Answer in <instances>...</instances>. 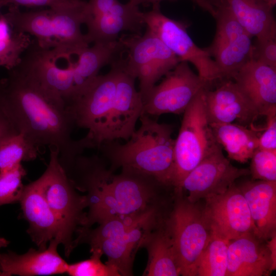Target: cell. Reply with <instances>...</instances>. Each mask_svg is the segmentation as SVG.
Wrapping results in <instances>:
<instances>
[{"label": "cell", "mask_w": 276, "mask_h": 276, "mask_svg": "<svg viewBox=\"0 0 276 276\" xmlns=\"http://www.w3.org/2000/svg\"><path fill=\"white\" fill-rule=\"evenodd\" d=\"M261 241L253 233L230 241L226 276H267L275 269Z\"/></svg>", "instance_id": "ac0fdd59"}, {"label": "cell", "mask_w": 276, "mask_h": 276, "mask_svg": "<svg viewBox=\"0 0 276 276\" xmlns=\"http://www.w3.org/2000/svg\"><path fill=\"white\" fill-rule=\"evenodd\" d=\"M1 8H2V6L0 5V9H1Z\"/></svg>", "instance_id": "ee69618b"}, {"label": "cell", "mask_w": 276, "mask_h": 276, "mask_svg": "<svg viewBox=\"0 0 276 276\" xmlns=\"http://www.w3.org/2000/svg\"></svg>", "instance_id": "f6af8a7d"}, {"label": "cell", "mask_w": 276, "mask_h": 276, "mask_svg": "<svg viewBox=\"0 0 276 276\" xmlns=\"http://www.w3.org/2000/svg\"><path fill=\"white\" fill-rule=\"evenodd\" d=\"M238 187L247 202L254 235L269 240L276 235V181H248Z\"/></svg>", "instance_id": "d6986e66"}, {"label": "cell", "mask_w": 276, "mask_h": 276, "mask_svg": "<svg viewBox=\"0 0 276 276\" xmlns=\"http://www.w3.org/2000/svg\"><path fill=\"white\" fill-rule=\"evenodd\" d=\"M19 133L4 108L0 93V142Z\"/></svg>", "instance_id": "8d00e7d4"}, {"label": "cell", "mask_w": 276, "mask_h": 276, "mask_svg": "<svg viewBox=\"0 0 276 276\" xmlns=\"http://www.w3.org/2000/svg\"><path fill=\"white\" fill-rule=\"evenodd\" d=\"M249 174V170L232 165L218 144L185 177L178 190L187 191V198L195 203L224 192L236 179Z\"/></svg>", "instance_id": "8fae6325"}, {"label": "cell", "mask_w": 276, "mask_h": 276, "mask_svg": "<svg viewBox=\"0 0 276 276\" xmlns=\"http://www.w3.org/2000/svg\"><path fill=\"white\" fill-rule=\"evenodd\" d=\"M84 0H0L3 7L6 6L28 7H48L51 9H62L77 5Z\"/></svg>", "instance_id": "e575fe53"}, {"label": "cell", "mask_w": 276, "mask_h": 276, "mask_svg": "<svg viewBox=\"0 0 276 276\" xmlns=\"http://www.w3.org/2000/svg\"><path fill=\"white\" fill-rule=\"evenodd\" d=\"M49 165L43 174L38 178L42 195L57 218L61 229V244L68 257L76 246L73 236L74 233L84 227L88 206L86 195H80L70 179L59 160L58 152L50 149Z\"/></svg>", "instance_id": "5b68a950"}, {"label": "cell", "mask_w": 276, "mask_h": 276, "mask_svg": "<svg viewBox=\"0 0 276 276\" xmlns=\"http://www.w3.org/2000/svg\"><path fill=\"white\" fill-rule=\"evenodd\" d=\"M140 126L127 142H106L98 148L109 168L152 177L162 185L172 187L175 139L171 125L160 123L143 113Z\"/></svg>", "instance_id": "3957f363"}, {"label": "cell", "mask_w": 276, "mask_h": 276, "mask_svg": "<svg viewBox=\"0 0 276 276\" xmlns=\"http://www.w3.org/2000/svg\"><path fill=\"white\" fill-rule=\"evenodd\" d=\"M175 198L166 227L171 237L180 275L196 276L199 259L212 237L203 210L189 201L182 190Z\"/></svg>", "instance_id": "52a82bcc"}, {"label": "cell", "mask_w": 276, "mask_h": 276, "mask_svg": "<svg viewBox=\"0 0 276 276\" xmlns=\"http://www.w3.org/2000/svg\"><path fill=\"white\" fill-rule=\"evenodd\" d=\"M118 59L110 64L109 72L97 75L67 106L75 127L87 130L84 137L89 148L98 149L108 142L116 90Z\"/></svg>", "instance_id": "8992f818"}, {"label": "cell", "mask_w": 276, "mask_h": 276, "mask_svg": "<svg viewBox=\"0 0 276 276\" xmlns=\"http://www.w3.org/2000/svg\"><path fill=\"white\" fill-rule=\"evenodd\" d=\"M266 244L270 252L273 265L276 268V235L270 238Z\"/></svg>", "instance_id": "f35d334b"}, {"label": "cell", "mask_w": 276, "mask_h": 276, "mask_svg": "<svg viewBox=\"0 0 276 276\" xmlns=\"http://www.w3.org/2000/svg\"><path fill=\"white\" fill-rule=\"evenodd\" d=\"M60 243L52 239L44 249L31 248L21 255L9 251L0 253V271L3 276L48 275L66 272L68 263L59 255Z\"/></svg>", "instance_id": "2e32d148"}, {"label": "cell", "mask_w": 276, "mask_h": 276, "mask_svg": "<svg viewBox=\"0 0 276 276\" xmlns=\"http://www.w3.org/2000/svg\"><path fill=\"white\" fill-rule=\"evenodd\" d=\"M210 124L216 142L233 160L245 163L259 148V134L252 126L236 123Z\"/></svg>", "instance_id": "484cf974"}, {"label": "cell", "mask_w": 276, "mask_h": 276, "mask_svg": "<svg viewBox=\"0 0 276 276\" xmlns=\"http://www.w3.org/2000/svg\"><path fill=\"white\" fill-rule=\"evenodd\" d=\"M269 8L273 9L276 4V0H262Z\"/></svg>", "instance_id": "7bdbcfd3"}, {"label": "cell", "mask_w": 276, "mask_h": 276, "mask_svg": "<svg viewBox=\"0 0 276 276\" xmlns=\"http://www.w3.org/2000/svg\"><path fill=\"white\" fill-rule=\"evenodd\" d=\"M19 202L29 223L27 232L38 249H45L54 239L61 244L59 223L42 195L38 179L24 186Z\"/></svg>", "instance_id": "9a60e30c"}, {"label": "cell", "mask_w": 276, "mask_h": 276, "mask_svg": "<svg viewBox=\"0 0 276 276\" xmlns=\"http://www.w3.org/2000/svg\"><path fill=\"white\" fill-rule=\"evenodd\" d=\"M116 90L108 131V142L127 141L136 129L143 113L142 96L135 88V79L124 68V59H118Z\"/></svg>", "instance_id": "5bb4252c"}, {"label": "cell", "mask_w": 276, "mask_h": 276, "mask_svg": "<svg viewBox=\"0 0 276 276\" xmlns=\"http://www.w3.org/2000/svg\"><path fill=\"white\" fill-rule=\"evenodd\" d=\"M85 25L87 39L89 43H94L117 40L124 31L140 34L145 23L143 12L138 6L129 2L125 4L119 2L107 13L90 17Z\"/></svg>", "instance_id": "ffe728a7"}, {"label": "cell", "mask_w": 276, "mask_h": 276, "mask_svg": "<svg viewBox=\"0 0 276 276\" xmlns=\"http://www.w3.org/2000/svg\"><path fill=\"white\" fill-rule=\"evenodd\" d=\"M212 9L220 7L230 12L252 38L276 36L273 9L262 0H203Z\"/></svg>", "instance_id": "44dd1931"}, {"label": "cell", "mask_w": 276, "mask_h": 276, "mask_svg": "<svg viewBox=\"0 0 276 276\" xmlns=\"http://www.w3.org/2000/svg\"><path fill=\"white\" fill-rule=\"evenodd\" d=\"M90 17L88 2L62 9L21 12L9 5L2 18L13 31L31 35L40 47L55 49L71 57L78 55L90 44L81 26Z\"/></svg>", "instance_id": "277c9868"}, {"label": "cell", "mask_w": 276, "mask_h": 276, "mask_svg": "<svg viewBox=\"0 0 276 276\" xmlns=\"http://www.w3.org/2000/svg\"><path fill=\"white\" fill-rule=\"evenodd\" d=\"M205 199L203 213L213 235L231 241L254 233V224L247 202L235 184L224 192Z\"/></svg>", "instance_id": "7c38bea8"}, {"label": "cell", "mask_w": 276, "mask_h": 276, "mask_svg": "<svg viewBox=\"0 0 276 276\" xmlns=\"http://www.w3.org/2000/svg\"><path fill=\"white\" fill-rule=\"evenodd\" d=\"M129 2L130 3L136 5V6H139L140 4H143V5H149L152 4L154 5L155 4H159V3H156L155 0H129Z\"/></svg>", "instance_id": "60d3db41"}, {"label": "cell", "mask_w": 276, "mask_h": 276, "mask_svg": "<svg viewBox=\"0 0 276 276\" xmlns=\"http://www.w3.org/2000/svg\"><path fill=\"white\" fill-rule=\"evenodd\" d=\"M204 98L210 124L236 123L251 127L260 116L253 104L230 79L215 89H205Z\"/></svg>", "instance_id": "4fadbf2b"}, {"label": "cell", "mask_w": 276, "mask_h": 276, "mask_svg": "<svg viewBox=\"0 0 276 276\" xmlns=\"http://www.w3.org/2000/svg\"><path fill=\"white\" fill-rule=\"evenodd\" d=\"M78 55L73 67L74 89L71 100L98 75L100 69L112 63L125 50L120 38L111 41L96 42Z\"/></svg>", "instance_id": "cb8c5ba5"}, {"label": "cell", "mask_w": 276, "mask_h": 276, "mask_svg": "<svg viewBox=\"0 0 276 276\" xmlns=\"http://www.w3.org/2000/svg\"><path fill=\"white\" fill-rule=\"evenodd\" d=\"M119 2L118 0H89L87 2L91 17L107 13Z\"/></svg>", "instance_id": "74e56055"}, {"label": "cell", "mask_w": 276, "mask_h": 276, "mask_svg": "<svg viewBox=\"0 0 276 276\" xmlns=\"http://www.w3.org/2000/svg\"><path fill=\"white\" fill-rule=\"evenodd\" d=\"M67 174L75 189L87 192L89 211L82 228L113 218L162 212L159 190L167 187L134 172L116 174L97 155L78 156Z\"/></svg>", "instance_id": "7a4b0ae2"}, {"label": "cell", "mask_w": 276, "mask_h": 276, "mask_svg": "<svg viewBox=\"0 0 276 276\" xmlns=\"http://www.w3.org/2000/svg\"><path fill=\"white\" fill-rule=\"evenodd\" d=\"M232 79L260 116L276 110V68L251 58Z\"/></svg>", "instance_id": "e0dca14e"}, {"label": "cell", "mask_w": 276, "mask_h": 276, "mask_svg": "<svg viewBox=\"0 0 276 276\" xmlns=\"http://www.w3.org/2000/svg\"><path fill=\"white\" fill-rule=\"evenodd\" d=\"M143 97V113L151 117L183 113L210 83L194 73L188 62H179Z\"/></svg>", "instance_id": "30bf717a"}, {"label": "cell", "mask_w": 276, "mask_h": 276, "mask_svg": "<svg viewBox=\"0 0 276 276\" xmlns=\"http://www.w3.org/2000/svg\"><path fill=\"white\" fill-rule=\"evenodd\" d=\"M9 244V241L6 240L4 238L0 237V248L2 247H5L7 246ZM0 276H3V274L1 271H0Z\"/></svg>", "instance_id": "b9f144b4"}, {"label": "cell", "mask_w": 276, "mask_h": 276, "mask_svg": "<svg viewBox=\"0 0 276 276\" xmlns=\"http://www.w3.org/2000/svg\"><path fill=\"white\" fill-rule=\"evenodd\" d=\"M128 53L124 59V68L130 74L143 64H157L168 72L180 62V59L148 28L143 35L135 34L120 38Z\"/></svg>", "instance_id": "7402d4cb"}, {"label": "cell", "mask_w": 276, "mask_h": 276, "mask_svg": "<svg viewBox=\"0 0 276 276\" xmlns=\"http://www.w3.org/2000/svg\"><path fill=\"white\" fill-rule=\"evenodd\" d=\"M229 242L212 234L198 261L196 276H226Z\"/></svg>", "instance_id": "83f0119b"}, {"label": "cell", "mask_w": 276, "mask_h": 276, "mask_svg": "<svg viewBox=\"0 0 276 276\" xmlns=\"http://www.w3.org/2000/svg\"><path fill=\"white\" fill-rule=\"evenodd\" d=\"M0 91L18 132L39 148L57 150L65 170L87 149L83 138L72 137L75 125L65 102L43 85L22 57L0 80Z\"/></svg>", "instance_id": "6da1fadb"}, {"label": "cell", "mask_w": 276, "mask_h": 276, "mask_svg": "<svg viewBox=\"0 0 276 276\" xmlns=\"http://www.w3.org/2000/svg\"><path fill=\"white\" fill-rule=\"evenodd\" d=\"M250 159L249 171L253 179L276 181V151L258 148Z\"/></svg>", "instance_id": "d6a6232c"}, {"label": "cell", "mask_w": 276, "mask_h": 276, "mask_svg": "<svg viewBox=\"0 0 276 276\" xmlns=\"http://www.w3.org/2000/svg\"><path fill=\"white\" fill-rule=\"evenodd\" d=\"M26 175L21 163L0 169V206L19 202L24 188L22 179Z\"/></svg>", "instance_id": "f546056e"}, {"label": "cell", "mask_w": 276, "mask_h": 276, "mask_svg": "<svg viewBox=\"0 0 276 276\" xmlns=\"http://www.w3.org/2000/svg\"><path fill=\"white\" fill-rule=\"evenodd\" d=\"M39 149L21 133L5 139L0 142V169L35 159Z\"/></svg>", "instance_id": "f1b7e54d"}, {"label": "cell", "mask_w": 276, "mask_h": 276, "mask_svg": "<svg viewBox=\"0 0 276 276\" xmlns=\"http://www.w3.org/2000/svg\"><path fill=\"white\" fill-rule=\"evenodd\" d=\"M32 41L29 35L13 31L0 38V67L8 71L15 67Z\"/></svg>", "instance_id": "4dcf8cb0"}, {"label": "cell", "mask_w": 276, "mask_h": 276, "mask_svg": "<svg viewBox=\"0 0 276 276\" xmlns=\"http://www.w3.org/2000/svg\"><path fill=\"white\" fill-rule=\"evenodd\" d=\"M265 117L266 126L259 136V148L276 151V110Z\"/></svg>", "instance_id": "d590c367"}, {"label": "cell", "mask_w": 276, "mask_h": 276, "mask_svg": "<svg viewBox=\"0 0 276 276\" xmlns=\"http://www.w3.org/2000/svg\"><path fill=\"white\" fill-rule=\"evenodd\" d=\"M156 3H159L162 1H176V0H155ZM192 1L193 3H195V4L197 5L200 8H202L203 10L205 11H208L209 7L208 5L203 1V0H190Z\"/></svg>", "instance_id": "ab89813d"}, {"label": "cell", "mask_w": 276, "mask_h": 276, "mask_svg": "<svg viewBox=\"0 0 276 276\" xmlns=\"http://www.w3.org/2000/svg\"><path fill=\"white\" fill-rule=\"evenodd\" d=\"M160 223L140 226L123 234L91 243L90 251L105 255L108 259L106 263L117 268L121 275H132L136 252L143 247L146 235Z\"/></svg>", "instance_id": "603a6c76"}, {"label": "cell", "mask_w": 276, "mask_h": 276, "mask_svg": "<svg viewBox=\"0 0 276 276\" xmlns=\"http://www.w3.org/2000/svg\"><path fill=\"white\" fill-rule=\"evenodd\" d=\"M91 253L89 259L68 264L66 273L71 276H121L114 267L102 262L100 252L95 251Z\"/></svg>", "instance_id": "1f68e13d"}, {"label": "cell", "mask_w": 276, "mask_h": 276, "mask_svg": "<svg viewBox=\"0 0 276 276\" xmlns=\"http://www.w3.org/2000/svg\"><path fill=\"white\" fill-rule=\"evenodd\" d=\"M165 220L146 236L143 247L146 248L148 260L143 275H180L171 237Z\"/></svg>", "instance_id": "d4e9b609"}, {"label": "cell", "mask_w": 276, "mask_h": 276, "mask_svg": "<svg viewBox=\"0 0 276 276\" xmlns=\"http://www.w3.org/2000/svg\"><path fill=\"white\" fill-rule=\"evenodd\" d=\"M204 90L183 112L179 133L175 139L172 182L174 190L180 189L185 177L218 144L207 118Z\"/></svg>", "instance_id": "ba28073f"}, {"label": "cell", "mask_w": 276, "mask_h": 276, "mask_svg": "<svg viewBox=\"0 0 276 276\" xmlns=\"http://www.w3.org/2000/svg\"><path fill=\"white\" fill-rule=\"evenodd\" d=\"M252 38L245 33L230 41L203 48L215 62L220 80L232 79L238 71L252 58Z\"/></svg>", "instance_id": "4316f807"}, {"label": "cell", "mask_w": 276, "mask_h": 276, "mask_svg": "<svg viewBox=\"0 0 276 276\" xmlns=\"http://www.w3.org/2000/svg\"><path fill=\"white\" fill-rule=\"evenodd\" d=\"M252 58L276 68V36L256 39L253 42Z\"/></svg>", "instance_id": "836d02e7"}, {"label": "cell", "mask_w": 276, "mask_h": 276, "mask_svg": "<svg viewBox=\"0 0 276 276\" xmlns=\"http://www.w3.org/2000/svg\"><path fill=\"white\" fill-rule=\"evenodd\" d=\"M145 25L180 60L192 64L198 75L211 84L220 80L213 59L204 50L195 44L190 36L185 21L172 19L161 11L159 4L143 13Z\"/></svg>", "instance_id": "9c48e42d"}]
</instances>
